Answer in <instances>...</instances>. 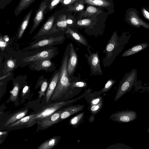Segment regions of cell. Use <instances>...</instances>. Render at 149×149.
<instances>
[{"instance_id":"1","label":"cell","mask_w":149,"mask_h":149,"mask_svg":"<svg viewBox=\"0 0 149 149\" xmlns=\"http://www.w3.org/2000/svg\"><path fill=\"white\" fill-rule=\"evenodd\" d=\"M65 55L60 67L58 80L50 99L52 102L59 101L70 88L71 83L67 68L69 56L67 54Z\"/></svg>"},{"instance_id":"2","label":"cell","mask_w":149,"mask_h":149,"mask_svg":"<svg viewBox=\"0 0 149 149\" xmlns=\"http://www.w3.org/2000/svg\"><path fill=\"white\" fill-rule=\"evenodd\" d=\"M75 99L71 100L58 102L51 104L44 107L40 111L34 114L31 118V122L40 121L54 113L61 108L74 103L77 100Z\"/></svg>"},{"instance_id":"3","label":"cell","mask_w":149,"mask_h":149,"mask_svg":"<svg viewBox=\"0 0 149 149\" xmlns=\"http://www.w3.org/2000/svg\"><path fill=\"white\" fill-rule=\"evenodd\" d=\"M137 77L136 71L133 69L126 74L120 82L114 101H116L132 87Z\"/></svg>"},{"instance_id":"4","label":"cell","mask_w":149,"mask_h":149,"mask_svg":"<svg viewBox=\"0 0 149 149\" xmlns=\"http://www.w3.org/2000/svg\"><path fill=\"white\" fill-rule=\"evenodd\" d=\"M126 22L130 25L136 28L142 26L149 29V24L143 20L139 17L138 11L134 8H129L125 15Z\"/></svg>"},{"instance_id":"5","label":"cell","mask_w":149,"mask_h":149,"mask_svg":"<svg viewBox=\"0 0 149 149\" xmlns=\"http://www.w3.org/2000/svg\"><path fill=\"white\" fill-rule=\"evenodd\" d=\"M62 39L63 37L61 36H49L30 43L29 46L24 48L23 51L30 50L55 45L59 43Z\"/></svg>"},{"instance_id":"6","label":"cell","mask_w":149,"mask_h":149,"mask_svg":"<svg viewBox=\"0 0 149 149\" xmlns=\"http://www.w3.org/2000/svg\"><path fill=\"white\" fill-rule=\"evenodd\" d=\"M55 17V14H53L48 18L37 33L33 38V39L36 40L33 42L47 38L54 34L53 28Z\"/></svg>"},{"instance_id":"7","label":"cell","mask_w":149,"mask_h":149,"mask_svg":"<svg viewBox=\"0 0 149 149\" xmlns=\"http://www.w3.org/2000/svg\"><path fill=\"white\" fill-rule=\"evenodd\" d=\"M55 47H53L42 51L35 54L25 57L22 61L24 63H33L38 61L45 59H51L57 53Z\"/></svg>"},{"instance_id":"8","label":"cell","mask_w":149,"mask_h":149,"mask_svg":"<svg viewBox=\"0 0 149 149\" xmlns=\"http://www.w3.org/2000/svg\"><path fill=\"white\" fill-rule=\"evenodd\" d=\"M136 113L133 111H118L113 113L110 117V119L115 122L128 123L131 122L137 117Z\"/></svg>"},{"instance_id":"9","label":"cell","mask_w":149,"mask_h":149,"mask_svg":"<svg viewBox=\"0 0 149 149\" xmlns=\"http://www.w3.org/2000/svg\"><path fill=\"white\" fill-rule=\"evenodd\" d=\"M50 0H43L40 5L33 19V24L29 34H31L44 19V15Z\"/></svg>"},{"instance_id":"10","label":"cell","mask_w":149,"mask_h":149,"mask_svg":"<svg viewBox=\"0 0 149 149\" xmlns=\"http://www.w3.org/2000/svg\"><path fill=\"white\" fill-rule=\"evenodd\" d=\"M63 109L57 111L42 120L38 121V124L43 129L49 127L59 122L61 114Z\"/></svg>"},{"instance_id":"11","label":"cell","mask_w":149,"mask_h":149,"mask_svg":"<svg viewBox=\"0 0 149 149\" xmlns=\"http://www.w3.org/2000/svg\"><path fill=\"white\" fill-rule=\"evenodd\" d=\"M54 64L51 59H45L38 61L33 63L30 66L31 69L39 71L42 70L46 71L51 70L54 67Z\"/></svg>"},{"instance_id":"12","label":"cell","mask_w":149,"mask_h":149,"mask_svg":"<svg viewBox=\"0 0 149 149\" xmlns=\"http://www.w3.org/2000/svg\"><path fill=\"white\" fill-rule=\"evenodd\" d=\"M84 107L83 105L78 104L70 106L64 108L61 114L59 121H61L82 110Z\"/></svg>"},{"instance_id":"13","label":"cell","mask_w":149,"mask_h":149,"mask_svg":"<svg viewBox=\"0 0 149 149\" xmlns=\"http://www.w3.org/2000/svg\"><path fill=\"white\" fill-rule=\"evenodd\" d=\"M78 61V57L76 52L72 44L70 45V57L68 62L67 68L69 76H70L74 72L76 66Z\"/></svg>"},{"instance_id":"14","label":"cell","mask_w":149,"mask_h":149,"mask_svg":"<svg viewBox=\"0 0 149 149\" xmlns=\"http://www.w3.org/2000/svg\"><path fill=\"white\" fill-rule=\"evenodd\" d=\"M60 74V70L55 72L53 75L48 86L46 94V98L47 102L50 100L51 96L57 85Z\"/></svg>"},{"instance_id":"15","label":"cell","mask_w":149,"mask_h":149,"mask_svg":"<svg viewBox=\"0 0 149 149\" xmlns=\"http://www.w3.org/2000/svg\"><path fill=\"white\" fill-rule=\"evenodd\" d=\"M33 10H31L25 16L19 28L17 34L18 39L20 38L22 36L29 23L32 12Z\"/></svg>"},{"instance_id":"16","label":"cell","mask_w":149,"mask_h":149,"mask_svg":"<svg viewBox=\"0 0 149 149\" xmlns=\"http://www.w3.org/2000/svg\"><path fill=\"white\" fill-rule=\"evenodd\" d=\"M28 111V110L26 109L21 110L15 113L8 119L6 121L4 126H8L9 125L24 117L27 115Z\"/></svg>"},{"instance_id":"17","label":"cell","mask_w":149,"mask_h":149,"mask_svg":"<svg viewBox=\"0 0 149 149\" xmlns=\"http://www.w3.org/2000/svg\"><path fill=\"white\" fill-rule=\"evenodd\" d=\"M60 137L54 136L46 141L41 144L37 149H51L55 147L58 143Z\"/></svg>"},{"instance_id":"18","label":"cell","mask_w":149,"mask_h":149,"mask_svg":"<svg viewBox=\"0 0 149 149\" xmlns=\"http://www.w3.org/2000/svg\"><path fill=\"white\" fill-rule=\"evenodd\" d=\"M149 46L146 42L139 44L125 51L122 54V57L128 56L143 50Z\"/></svg>"},{"instance_id":"19","label":"cell","mask_w":149,"mask_h":149,"mask_svg":"<svg viewBox=\"0 0 149 149\" xmlns=\"http://www.w3.org/2000/svg\"><path fill=\"white\" fill-rule=\"evenodd\" d=\"M88 60L92 70L95 72L98 71L101 73L102 71L101 70L98 53H96L92 54L89 56Z\"/></svg>"},{"instance_id":"20","label":"cell","mask_w":149,"mask_h":149,"mask_svg":"<svg viewBox=\"0 0 149 149\" xmlns=\"http://www.w3.org/2000/svg\"><path fill=\"white\" fill-rule=\"evenodd\" d=\"M36 0H20L15 8L14 12L15 16H17L23 10L27 8Z\"/></svg>"},{"instance_id":"21","label":"cell","mask_w":149,"mask_h":149,"mask_svg":"<svg viewBox=\"0 0 149 149\" xmlns=\"http://www.w3.org/2000/svg\"><path fill=\"white\" fill-rule=\"evenodd\" d=\"M82 1L86 4L104 7H109L111 4L108 0H82Z\"/></svg>"},{"instance_id":"22","label":"cell","mask_w":149,"mask_h":149,"mask_svg":"<svg viewBox=\"0 0 149 149\" xmlns=\"http://www.w3.org/2000/svg\"><path fill=\"white\" fill-rule=\"evenodd\" d=\"M66 33H69L74 39L79 43L86 46H88L87 42L81 34L70 28H68Z\"/></svg>"},{"instance_id":"23","label":"cell","mask_w":149,"mask_h":149,"mask_svg":"<svg viewBox=\"0 0 149 149\" xmlns=\"http://www.w3.org/2000/svg\"><path fill=\"white\" fill-rule=\"evenodd\" d=\"M67 24L65 16L63 15L59 17L57 20L56 24H54L53 28L54 33L58 32L60 29L66 28Z\"/></svg>"},{"instance_id":"24","label":"cell","mask_w":149,"mask_h":149,"mask_svg":"<svg viewBox=\"0 0 149 149\" xmlns=\"http://www.w3.org/2000/svg\"><path fill=\"white\" fill-rule=\"evenodd\" d=\"M34 115V114H32L24 116L19 120L9 125L8 127H12L30 123H31V118Z\"/></svg>"},{"instance_id":"25","label":"cell","mask_w":149,"mask_h":149,"mask_svg":"<svg viewBox=\"0 0 149 149\" xmlns=\"http://www.w3.org/2000/svg\"><path fill=\"white\" fill-rule=\"evenodd\" d=\"M84 113L81 112L71 118L69 120V124L72 127L76 128L83 121Z\"/></svg>"},{"instance_id":"26","label":"cell","mask_w":149,"mask_h":149,"mask_svg":"<svg viewBox=\"0 0 149 149\" xmlns=\"http://www.w3.org/2000/svg\"><path fill=\"white\" fill-rule=\"evenodd\" d=\"M99 9L94 6L90 5L87 7L86 10L82 12L81 15L84 17H90L94 14L99 13L100 12Z\"/></svg>"},{"instance_id":"27","label":"cell","mask_w":149,"mask_h":149,"mask_svg":"<svg viewBox=\"0 0 149 149\" xmlns=\"http://www.w3.org/2000/svg\"><path fill=\"white\" fill-rule=\"evenodd\" d=\"M19 89V86L17 82L15 83L13 89L10 91V100L14 101L17 99Z\"/></svg>"},{"instance_id":"28","label":"cell","mask_w":149,"mask_h":149,"mask_svg":"<svg viewBox=\"0 0 149 149\" xmlns=\"http://www.w3.org/2000/svg\"><path fill=\"white\" fill-rule=\"evenodd\" d=\"M116 34L115 33L111 37L106 47V50L107 52H111L115 48L116 44Z\"/></svg>"},{"instance_id":"29","label":"cell","mask_w":149,"mask_h":149,"mask_svg":"<svg viewBox=\"0 0 149 149\" xmlns=\"http://www.w3.org/2000/svg\"><path fill=\"white\" fill-rule=\"evenodd\" d=\"M73 5L72 4L68 6L69 10L75 12H80L82 11L84 8V6L82 2H74Z\"/></svg>"},{"instance_id":"30","label":"cell","mask_w":149,"mask_h":149,"mask_svg":"<svg viewBox=\"0 0 149 149\" xmlns=\"http://www.w3.org/2000/svg\"><path fill=\"white\" fill-rule=\"evenodd\" d=\"M103 101L95 104L90 105V111L93 114H96L98 113L102 109L103 106Z\"/></svg>"},{"instance_id":"31","label":"cell","mask_w":149,"mask_h":149,"mask_svg":"<svg viewBox=\"0 0 149 149\" xmlns=\"http://www.w3.org/2000/svg\"><path fill=\"white\" fill-rule=\"evenodd\" d=\"M116 81L112 79H109L107 82L104 87L100 91L101 93L108 91L115 83Z\"/></svg>"},{"instance_id":"32","label":"cell","mask_w":149,"mask_h":149,"mask_svg":"<svg viewBox=\"0 0 149 149\" xmlns=\"http://www.w3.org/2000/svg\"><path fill=\"white\" fill-rule=\"evenodd\" d=\"M48 85V83L47 80L45 79L42 81L40 86V90L38 92L39 93V98L42 97L44 95Z\"/></svg>"},{"instance_id":"33","label":"cell","mask_w":149,"mask_h":149,"mask_svg":"<svg viewBox=\"0 0 149 149\" xmlns=\"http://www.w3.org/2000/svg\"><path fill=\"white\" fill-rule=\"evenodd\" d=\"M63 0H50L48 4L47 8L46 9L45 14L47 12L52 10L56 6Z\"/></svg>"},{"instance_id":"34","label":"cell","mask_w":149,"mask_h":149,"mask_svg":"<svg viewBox=\"0 0 149 149\" xmlns=\"http://www.w3.org/2000/svg\"><path fill=\"white\" fill-rule=\"evenodd\" d=\"M92 22L91 19H84L78 20L77 22V24L80 26H89Z\"/></svg>"},{"instance_id":"35","label":"cell","mask_w":149,"mask_h":149,"mask_svg":"<svg viewBox=\"0 0 149 149\" xmlns=\"http://www.w3.org/2000/svg\"><path fill=\"white\" fill-rule=\"evenodd\" d=\"M87 83L84 81H75L71 83L70 88L74 87L81 88L85 87L87 86Z\"/></svg>"},{"instance_id":"36","label":"cell","mask_w":149,"mask_h":149,"mask_svg":"<svg viewBox=\"0 0 149 149\" xmlns=\"http://www.w3.org/2000/svg\"><path fill=\"white\" fill-rule=\"evenodd\" d=\"M6 66L8 69L7 71L13 70L15 67V63L12 59H8L6 63Z\"/></svg>"},{"instance_id":"37","label":"cell","mask_w":149,"mask_h":149,"mask_svg":"<svg viewBox=\"0 0 149 149\" xmlns=\"http://www.w3.org/2000/svg\"><path fill=\"white\" fill-rule=\"evenodd\" d=\"M141 13L143 17L149 21V8L148 7L142 8Z\"/></svg>"},{"instance_id":"38","label":"cell","mask_w":149,"mask_h":149,"mask_svg":"<svg viewBox=\"0 0 149 149\" xmlns=\"http://www.w3.org/2000/svg\"><path fill=\"white\" fill-rule=\"evenodd\" d=\"M13 0H0V8L3 10Z\"/></svg>"},{"instance_id":"39","label":"cell","mask_w":149,"mask_h":149,"mask_svg":"<svg viewBox=\"0 0 149 149\" xmlns=\"http://www.w3.org/2000/svg\"><path fill=\"white\" fill-rule=\"evenodd\" d=\"M8 42H5L3 39V37L1 36L0 38V47L1 50H3L7 47Z\"/></svg>"},{"instance_id":"40","label":"cell","mask_w":149,"mask_h":149,"mask_svg":"<svg viewBox=\"0 0 149 149\" xmlns=\"http://www.w3.org/2000/svg\"><path fill=\"white\" fill-rule=\"evenodd\" d=\"M78 0H63L62 3L64 5H70L72 4L75 1H77Z\"/></svg>"},{"instance_id":"41","label":"cell","mask_w":149,"mask_h":149,"mask_svg":"<svg viewBox=\"0 0 149 149\" xmlns=\"http://www.w3.org/2000/svg\"><path fill=\"white\" fill-rule=\"evenodd\" d=\"M29 89V87L27 85H25L24 86L22 91V95L24 96L28 92Z\"/></svg>"},{"instance_id":"42","label":"cell","mask_w":149,"mask_h":149,"mask_svg":"<svg viewBox=\"0 0 149 149\" xmlns=\"http://www.w3.org/2000/svg\"><path fill=\"white\" fill-rule=\"evenodd\" d=\"M8 133V132L7 131H1L0 132V138H1L2 136L4 135H7Z\"/></svg>"},{"instance_id":"43","label":"cell","mask_w":149,"mask_h":149,"mask_svg":"<svg viewBox=\"0 0 149 149\" xmlns=\"http://www.w3.org/2000/svg\"><path fill=\"white\" fill-rule=\"evenodd\" d=\"M3 37V40L5 42H8L9 41V38L8 35H6Z\"/></svg>"},{"instance_id":"44","label":"cell","mask_w":149,"mask_h":149,"mask_svg":"<svg viewBox=\"0 0 149 149\" xmlns=\"http://www.w3.org/2000/svg\"><path fill=\"white\" fill-rule=\"evenodd\" d=\"M66 22H67V24H72V23L73 22L72 20L70 19H68L66 20Z\"/></svg>"},{"instance_id":"45","label":"cell","mask_w":149,"mask_h":149,"mask_svg":"<svg viewBox=\"0 0 149 149\" xmlns=\"http://www.w3.org/2000/svg\"><path fill=\"white\" fill-rule=\"evenodd\" d=\"M148 132L149 133V128L148 130Z\"/></svg>"}]
</instances>
